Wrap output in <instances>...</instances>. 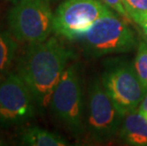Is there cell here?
<instances>
[{
  "instance_id": "1",
  "label": "cell",
  "mask_w": 147,
  "mask_h": 146,
  "mask_svg": "<svg viewBox=\"0 0 147 146\" xmlns=\"http://www.w3.org/2000/svg\"><path fill=\"white\" fill-rule=\"evenodd\" d=\"M73 52L55 37L30 44L20 57L17 74L40 108L49 105L53 91L65 72Z\"/></svg>"
},
{
  "instance_id": "2",
  "label": "cell",
  "mask_w": 147,
  "mask_h": 146,
  "mask_svg": "<svg viewBox=\"0 0 147 146\" xmlns=\"http://www.w3.org/2000/svg\"><path fill=\"white\" fill-rule=\"evenodd\" d=\"M7 20L9 30L17 41L33 44L49 38L54 14L49 0H20L9 11Z\"/></svg>"
},
{
  "instance_id": "3",
  "label": "cell",
  "mask_w": 147,
  "mask_h": 146,
  "mask_svg": "<svg viewBox=\"0 0 147 146\" xmlns=\"http://www.w3.org/2000/svg\"><path fill=\"white\" fill-rule=\"evenodd\" d=\"M102 83L123 116L137 109L146 94L135 66L123 58L105 62Z\"/></svg>"
},
{
  "instance_id": "4",
  "label": "cell",
  "mask_w": 147,
  "mask_h": 146,
  "mask_svg": "<svg viewBox=\"0 0 147 146\" xmlns=\"http://www.w3.org/2000/svg\"><path fill=\"white\" fill-rule=\"evenodd\" d=\"M81 40L86 53L93 57L128 52L137 45L134 32L114 13L99 18Z\"/></svg>"
},
{
  "instance_id": "5",
  "label": "cell",
  "mask_w": 147,
  "mask_h": 146,
  "mask_svg": "<svg viewBox=\"0 0 147 146\" xmlns=\"http://www.w3.org/2000/svg\"><path fill=\"white\" fill-rule=\"evenodd\" d=\"M49 105L53 114L74 137L79 138L83 135L84 131V96L80 76L75 66L65 68L53 91Z\"/></svg>"
},
{
  "instance_id": "6",
  "label": "cell",
  "mask_w": 147,
  "mask_h": 146,
  "mask_svg": "<svg viewBox=\"0 0 147 146\" xmlns=\"http://www.w3.org/2000/svg\"><path fill=\"white\" fill-rule=\"evenodd\" d=\"M110 13L102 0H64L55 11L53 32L69 41L81 40L99 18Z\"/></svg>"
},
{
  "instance_id": "7",
  "label": "cell",
  "mask_w": 147,
  "mask_h": 146,
  "mask_svg": "<svg viewBox=\"0 0 147 146\" xmlns=\"http://www.w3.org/2000/svg\"><path fill=\"white\" fill-rule=\"evenodd\" d=\"M123 116L116 107L104 85L94 80L89 87L87 97V131L92 139L104 141L113 138L120 131Z\"/></svg>"
},
{
  "instance_id": "8",
  "label": "cell",
  "mask_w": 147,
  "mask_h": 146,
  "mask_svg": "<svg viewBox=\"0 0 147 146\" xmlns=\"http://www.w3.org/2000/svg\"><path fill=\"white\" fill-rule=\"evenodd\" d=\"M35 102L18 74L10 72L0 80V126L9 128L32 119Z\"/></svg>"
},
{
  "instance_id": "9",
  "label": "cell",
  "mask_w": 147,
  "mask_h": 146,
  "mask_svg": "<svg viewBox=\"0 0 147 146\" xmlns=\"http://www.w3.org/2000/svg\"><path fill=\"white\" fill-rule=\"evenodd\" d=\"M120 137L125 143L147 146V119L139 110H132L123 116Z\"/></svg>"
},
{
  "instance_id": "10",
  "label": "cell",
  "mask_w": 147,
  "mask_h": 146,
  "mask_svg": "<svg viewBox=\"0 0 147 146\" xmlns=\"http://www.w3.org/2000/svg\"><path fill=\"white\" fill-rule=\"evenodd\" d=\"M21 144L30 146H67V141L56 133L30 126L24 129L20 138Z\"/></svg>"
},
{
  "instance_id": "11",
  "label": "cell",
  "mask_w": 147,
  "mask_h": 146,
  "mask_svg": "<svg viewBox=\"0 0 147 146\" xmlns=\"http://www.w3.org/2000/svg\"><path fill=\"white\" fill-rule=\"evenodd\" d=\"M16 41L10 30L0 28V80L10 73L17 51Z\"/></svg>"
},
{
  "instance_id": "12",
  "label": "cell",
  "mask_w": 147,
  "mask_h": 146,
  "mask_svg": "<svg viewBox=\"0 0 147 146\" xmlns=\"http://www.w3.org/2000/svg\"><path fill=\"white\" fill-rule=\"evenodd\" d=\"M128 19L140 25L147 16V0H121Z\"/></svg>"
},
{
  "instance_id": "13",
  "label": "cell",
  "mask_w": 147,
  "mask_h": 146,
  "mask_svg": "<svg viewBox=\"0 0 147 146\" xmlns=\"http://www.w3.org/2000/svg\"><path fill=\"white\" fill-rule=\"evenodd\" d=\"M134 66L138 76L147 92V42L144 40L140 41L138 45V51Z\"/></svg>"
},
{
  "instance_id": "14",
  "label": "cell",
  "mask_w": 147,
  "mask_h": 146,
  "mask_svg": "<svg viewBox=\"0 0 147 146\" xmlns=\"http://www.w3.org/2000/svg\"><path fill=\"white\" fill-rule=\"evenodd\" d=\"M102 1L104 2L105 5H107L108 7L113 9L120 16L123 18H127L128 19V16L126 14L125 10H124V8H123V1H121V0H102Z\"/></svg>"
},
{
  "instance_id": "15",
  "label": "cell",
  "mask_w": 147,
  "mask_h": 146,
  "mask_svg": "<svg viewBox=\"0 0 147 146\" xmlns=\"http://www.w3.org/2000/svg\"><path fill=\"white\" fill-rule=\"evenodd\" d=\"M138 110L142 114H144L145 112H147V92L144 96V98L142 99V102H140V104L139 105V109Z\"/></svg>"
},
{
  "instance_id": "16",
  "label": "cell",
  "mask_w": 147,
  "mask_h": 146,
  "mask_svg": "<svg viewBox=\"0 0 147 146\" xmlns=\"http://www.w3.org/2000/svg\"><path fill=\"white\" fill-rule=\"evenodd\" d=\"M140 26L142 27V32H143V33H144V35H145V38L147 39V16L142 20V22L140 23Z\"/></svg>"
},
{
  "instance_id": "17",
  "label": "cell",
  "mask_w": 147,
  "mask_h": 146,
  "mask_svg": "<svg viewBox=\"0 0 147 146\" xmlns=\"http://www.w3.org/2000/svg\"><path fill=\"white\" fill-rule=\"evenodd\" d=\"M7 143H6V141L4 139V138L2 137V135L0 134V146L1 145H6Z\"/></svg>"
},
{
  "instance_id": "18",
  "label": "cell",
  "mask_w": 147,
  "mask_h": 146,
  "mask_svg": "<svg viewBox=\"0 0 147 146\" xmlns=\"http://www.w3.org/2000/svg\"><path fill=\"white\" fill-rule=\"evenodd\" d=\"M6 1H11V2H17V1H20V0H6Z\"/></svg>"
},
{
  "instance_id": "19",
  "label": "cell",
  "mask_w": 147,
  "mask_h": 146,
  "mask_svg": "<svg viewBox=\"0 0 147 146\" xmlns=\"http://www.w3.org/2000/svg\"><path fill=\"white\" fill-rule=\"evenodd\" d=\"M142 115H143V116H144V117L146 118V119H147V112H145L144 114H142Z\"/></svg>"
}]
</instances>
